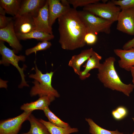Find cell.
Here are the masks:
<instances>
[{
  "label": "cell",
  "instance_id": "ba28073f",
  "mask_svg": "<svg viewBox=\"0 0 134 134\" xmlns=\"http://www.w3.org/2000/svg\"><path fill=\"white\" fill-rule=\"evenodd\" d=\"M117 21V30L130 35H134V7L121 10Z\"/></svg>",
  "mask_w": 134,
  "mask_h": 134
},
{
  "label": "cell",
  "instance_id": "ffe728a7",
  "mask_svg": "<svg viewBox=\"0 0 134 134\" xmlns=\"http://www.w3.org/2000/svg\"><path fill=\"white\" fill-rule=\"evenodd\" d=\"M39 120L46 127L50 134H70L78 131L77 128H71L70 126L66 128L60 127L53 124L49 121L42 119Z\"/></svg>",
  "mask_w": 134,
  "mask_h": 134
},
{
  "label": "cell",
  "instance_id": "8fae6325",
  "mask_svg": "<svg viewBox=\"0 0 134 134\" xmlns=\"http://www.w3.org/2000/svg\"><path fill=\"white\" fill-rule=\"evenodd\" d=\"M34 18L35 30L53 34L52 28L49 24L48 0H46L45 4Z\"/></svg>",
  "mask_w": 134,
  "mask_h": 134
},
{
  "label": "cell",
  "instance_id": "52a82bcc",
  "mask_svg": "<svg viewBox=\"0 0 134 134\" xmlns=\"http://www.w3.org/2000/svg\"><path fill=\"white\" fill-rule=\"evenodd\" d=\"M32 112L24 111L16 117L1 121L0 134H18L22 124L28 120Z\"/></svg>",
  "mask_w": 134,
  "mask_h": 134
},
{
  "label": "cell",
  "instance_id": "4316f807",
  "mask_svg": "<svg viewBox=\"0 0 134 134\" xmlns=\"http://www.w3.org/2000/svg\"><path fill=\"white\" fill-rule=\"evenodd\" d=\"M121 10L134 7V0H112Z\"/></svg>",
  "mask_w": 134,
  "mask_h": 134
},
{
  "label": "cell",
  "instance_id": "f1b7e54d",
  "mask_svg": "<svg viewBox=\"0 0 134 134\" xmlns=\"http://www.w3.org/2000/svg\"><path fill=\"white\" fill-rule=\"evenodd\" d=\"M13 19L12 17H7L5 15L0 14V29L6 27Z\"/></svg>",
  "mask_w": 134,
  "mask_h": 134
},
{
  "label": "cell",
  "instance_id": "9a60e30c",
  "mask_svg": "<svg viewBox=\"0 0 134 134\" xmlns=\"http://www.w3.org/2000/svg\"><path fill=\"white\" fill-rule=\"evenodd\" d=\"M55 98L45 96L40 97L37 100L30 103L24 104L20 107L21 109L24 111L32 112L35 110L43 111L48 107L51 102L55 99Z\"/></svg>",
  "mask_w": 134,
  "mask_h": 134
},
{
  "label": "cell",
  "instance_id": "4fadbf2b",
  "mask_svg": "<svg viewBox=\"0 0 134 134\" xmlns=\"http://www.w3.org/2000/svg\"><path fill=\"white\" fill-rule=\"evenodd\" d=\"M46 1L44 0H22L17 15L29 14L35 17L40 9L45 4Z\"/></svg>",
  "mask_w": 134,
  "mask_h": 134
},
{
  "label": "cell",
  "instance_id": "44dd1931",
  "mask_svg": "<svg viewBox=\"0 0 134 134\" xmlns=\"http://www.w3.org/2000/svg\"><path fill=\"white\" fill-rule=\"evenodd\" d=\"M22 1L21 0H0V6L4 10L6 13L14 17L18 14Z\"/></svg>",
  "mask_w": 134,
  "mask_h": 134
},
{
  "label": "cell",
  "instance_id": "1f68e13d",
  "mask_svg": "<svg viewBox=\"0 0 134 134\" xmlns=\"http://www.w3.org/2000/svg\"><path fill=\"white\" fill-rule=\"evenodd\" d=\"M6 13L2 7L0 6V14L5 15Z\"/></svg>",
  "mask_w": 134,
  "mask_h": 134
},
{
  "label": "cell",
  "instance_id": "5b68a950",
  "mask_svg": "<svg viewBox=\"0 0 134 134\" xmlns=\"http://www.w3.org/2000/svg\"><path fill=\"white\" fill-rule=\"evenodd\" d=\"M99 2L84 7L83 10L113 23L117 21L121 10L120 7L115 5L112 0L106 3Z\"/></svg>",
  "mask_w": 134,
  "mask_h": 134
},
{
  "label": "cell",
  "instance_id": "9c48e42d",
  "mask_svg": "<svg viewBox=\"0 0 134 134\" xmlns=\"http://www.w3.org/2000/svg\"><path fill=\"white\" fill-rule=\"evenodd\" d=\"M34 17L29 14L14 17L13 18V24L16 34H27L35 30Z\"/></svg>",
  "mask_w": 134,
  "mask_h": 134
},
{
  "label": "cell",
  "instance_id": "603a6c76",
  "mask_svg": "<svg viewBox=\"0 0 134 134\" xmlns=\"http://www.w3.org/2000/svg\"><path fill=\"white\" fill-rule=\"evenodd\" d=\"M43 111L49 122L53 124L58 127L64 128H67L69 126L68 123L64 122L56 116L50 110L48 107Z\"/></svg>",
  "mask_w": 134,
  "mask_h": 134
},
{
  "label": "cell",
  "instance_id": "d4e9b609",
  "mask_svg": "<svg viewBox=\"0 0 134 134\" xmlns=\"http://www.w3.org/2000/svg\"><path fill=\"white\" fill-rule=\"evenodd\" d=\"M128 111L125 106H120L117 107L112 111V115L113 118L117 121H119L126 117L128 115Z\"/></svg>",
  "mask_w": 134,
  "mask_h": 134
},
{
  "label": "cell",
  "instance_id": "e0dca14e",
  "mask_svg": "<svg viewBox=\"0 0 134 134\" xmlns=\"http://www.w3.org/2000/svg\"><path fill=\"white\" fill-rule=\"evenodd\" d=\"M101 59V56L94 51L83 66L85 68L81 71L79 75L80 78L82 80H85L90 76V74L89 72L91 70L95 68L98 69L101 64L100 61Z\"/></svg>",
  "mask_w": 134,
  "mask_h": 134
},
{
  "label": "cell",
  "instance_id": "5bb4252c",
  "mask_svg": "<svg viewBox=\"0 0 134 134\" xmlns=\"http://www.w3.org/2000/svg\"><path fill=\"white\" fill-rule=\"evenodd\" d=\"M49 21L51 27L56 20L70 7L63 5L59 0H48Z\"/></svg>",
  "mask_w": 134,
  "mask_h": 134
},
{
  "label": "cell",
  "instance_id": "3957f363",
  "mask_svg": "<svg viewBox=\"0 0 134 134\" xmlns=\"http://www.w3.org/2000/svg\"><path fill=\"white\" fill-rule=\"evenodd\" d=\"M34 74L29 75L30 78L34 79L32 82L34 85L32 87L30 94L31 97L38 95L41 97L48 96L58 98L60 95L57 90L52 85V78L54 72L51 71L45 74L42 73L35 64Z\"/></svg>",
  "mask_w": 134,
  "mask_h": 134
},
{
  "label": "cell",
  "instance_id": "8992f818",
  "mask_svg": "<svg viewBox=\"0 0 134 134\" xmlns=\"http://www.w3.org/2000/svg\"><path fill=\"white\" fill-rule=\"evenodd\" d=\"M0 53L1 56L0 64L7 66L10 64L15 67L19 71L21 77V81L19 85V87L22 88L24 86L29 87V86L25 80V75L24 74V71L25 67L21 68L18 65L19 61H25V57L22 55H16L13 50L7 47L4 44V41L1 40L0 41Z\"/></svg>",
  "mask_w": 134,
  "mask_h": 134
},
{
  "label": "cell",
  "instance_id": "6da1fadb",
  "mask_svg": "<svg viewBox=\"0 0 134 134\" xmlns=\"http://www.w3.org/2000/svg\"><path fill=\"white\" fill-rule=\"evenodd\" d=\"M59 42L64 50H73L86 44L84 37L87 33L78 11L70 7L58 18Z\"/></svg>",
  "mask_w": 134,
  "mask_h": 134
},
{
  "label": "cell",
  "instance_id": "d6986e66",
  "mask_svg": "<svg viewBox=\"0 0 134 134\" xmlns=\"http://www.w3.org/2000/svg\"><path fill=\"white\" fill-rule=\"evenodd\" d=\"M19 40L34 39L42 41H48L53 39L54 35L39 31L34 30L27 34H16Z\"/></svg>",
  "mask_w": 134,
  "mask_h": 134
},
{
  "label": "cell",
  "instance_id": "83f0119b",
  "mask_svg": "<svg viewBox=\"0 0 134 134\" xmlns=\"http://www.w3.org/2000/svg\"><path fill=\"white\" fill-rule=\"evenodd\" d=\"M84 41L86 44L92 45L95 44L97 40V34L91 33H88L84 37Z\"/></svg>",
  "mask_w": 134,
  "mask_h": 134
},
{
  "label": "cell",
  "instance_id": "cb8c5ba5",
  "mask_svg": "<svg viewBox=\"0 0 134 134\" xmlns=\"http://www.w3.org/2000/svg\"><path fill=\"white\" fill-rule=\"evenodd\" d=\"M52 45L51 42L48 41H44L39 42L35 46L26 50L25 54L28 55L33 53L36 54L37 52L45 50L50 48Z\"/></svg>",
  "mask_w": 134,
  "mask_h": 134
},
{
  "label": "cell",
  "instance_id": "7402d4cb",
  "mask_svg": "<svg viewBox=\"0 0 134 134\" xmlns=\"http://www.w3.org/2000/svg\"><path fill=\"white\" fill-rule=\"evenodd\" d=\"M89 126V132L91 134H123L118 130L110 131L103 129L96 124L92 119L86 118Z\"/></svg>",
  "mask_w": 134,
  "mask_h": 134
},
{
  "label": "cell",
  "instance_id": "484cf974",
  "mask_svg": "<svg viewBox=\"0 0 134 134\" xmlns=\"http://www.w3.org/2000/svg\"><path fill=\"white\" fill-rule=\"evenodd\" d=\"M70 4H71L73 8L76 9L78 6L85 7L89 4L99 2L100 0H68Z\"/></svg>",
  "mask_w": 134,
  "mask_h": 134
},
{
  "label": "cell",
  "instance_id": "4dcf8cb0",
  "mask_svg": "<svg viewBox=\"0 0 134 134\" xmlns=\"http://www.w3.org/2000/svg\"><path fill=\"white\" fill-rule=\"evenodd\" d=\"M130 71L131 72L132 78V82L133 84H134V66L131 68Z\"/></svg>",
  "mask_w": 134,
  "mask_h": 134
},
{
  "label": "cell",
  "instance_id": "277c9868",
  "mask_svg": "<svg viewBox=\"0 0 134 134\" xmlns=\"http://www.w3.org/2000/svg\"><path fill=\"white\" fill-rule=\"evenodd\" d=\"M79 15L85 25L87 33L97 34L99 33L109 34L113 23L84 10L78 11Z\"/></svg>",
  "mask_w": 134,
  "mask_h": 134
},
{
  "label": "cell",
  "instance_id": "30bf717a",
  "mask_svg": "<svg viewBox=\"0 0 134 134\" xmlns=\"http://www.w3.org/2000/svg\"><path fill=\"white\" fill-rule=\"evenodd\" d=\"M0 40L8 43L15 53L21 50L22 46L15 32L13 19L6 27L0 29Z\"/></svg>",
  "mask_w": 134,
  "mask_h": 134
},
{
  "label": "cell",
  "instance_id": "f546056e",
  "mask_svg": "<svg viewBox=\"0 0 134 134\" xmlns=\"http://www.w3.org/2000/svg\"><path fill=\"white\" fill-rule=\"evenodd\" d=\"M132 48H134V37L126 43L122 47V49L124 50H127Z\"/></svg>",
  "mask_w": 134,
  "mask_h": 134
},
{
  "label": "cell",
  "instance_id": "ac0fdd59",
  "mask_svg": "<svg viewBox=\"0 0 134 134\" xmlns=\"http://www.w3.org/2000/svg\"><path fill=\"white\" fill-rule=\"evenodd\" d=\"M28 120L30 124V129L28 132L21 134H50L45 126L32 114Z\"/></svg>",
  "mask_w": 134,
  "mask_h": 134
},
{
  "label": "cell",
  "instance_id": "2e32d148",
  "mask_svg": "<svg viewBox=\"0 0 134 134\" xmlns=\"http://www.w3.org/2000/svg\"><path fill=\"white\" fill-rule=\"evenodd\" d=\"M94 52L93 49L91 48L82 51L78 54L73 56L69 62L68 66L72 67L74 72L79 75L81 71V66L88 60Z\"/></svg>",
  "mask_w": 134,
  "mask_h": 134
},
{
  "label": "cell",
  "instance_id": "7a4b0ae2",
  "mask_svg": "<svg viewBox=\"0 0 134 134\" xmlns=\"http://www.w3.org/2000/svg\"><path fill=\"white\" fill-rule=\"evenodd\" d=\"M115 61L113 57L106 58L98 69V78L104 87L129 97L134 89V84H126L122 82L114 67Z\"/></svg>",
  "mask_w": 134,
  "mask_h": 134
},
{
  "label": "cell",
  "instance_id": "d6a6232c",
  "mask_svg": "<svg viewBox=\"0 0 134 134\" xmlns=\"http://www.w3.org/2000/svg\"><path fill=\"white\" fill-rule=\"evenodd\" d=\"M132 134H134V131L133 132V133Z\"/></svg>",
  "mask_w": 134,
  "mask_h": 134
},
{
  "label": "cell",
  "instance_id": "7c38bea8",
  "mask_svg": "<svg viewBox=\"0 0 134 134\" xmlns=\"http://www.w3.org/2000/svg\"><path fill=\"white\" fill-rule=\"evenodd\" d=\"M114 52L120 58L118 61L120 67L130 71L131 68L134 66V48L127 50L116 49L114 50Z\"/></svg>",
  "mask_w": 134,
  "mask_h": 134
}]
</instances>
